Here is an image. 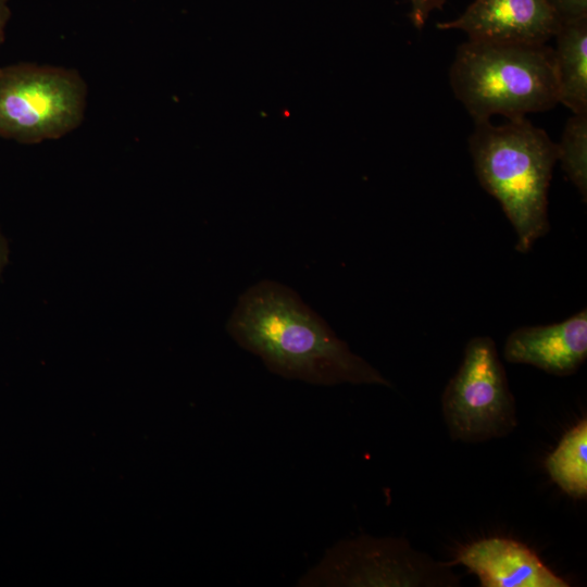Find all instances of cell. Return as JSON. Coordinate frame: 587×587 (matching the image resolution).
I'll use <instances>...</instances> for the list:
<instances>
[{"label": "cell", "mask_w": 587, "mask_h": 587, "mask_svg": "<svg viewBox=\"0 0 587 587\" xmlns=\"http://www.w3.org/2000/svg\"><path fill=\"white\" fill-rule=\"evenodd\" d=\"M226 330L282 377L321 386L348 383L391 387L295 290L278 282L264 279L241 294Z\"/></svg>", "instance_id": "cell-1"}, {"label": "cell", "mask_w": 587, "mask_h": 587, "mask_svg": "<svg viewBox=\"0 0 587 587\" xmlns=\"http://www.w3.org/2000/svg\"><path fill=\"white\" fill-rule=\"evenodd\" d=\"M469 147L478 182L499 201L516 233L515 249L529 251L549 230L548 189L557 143L519 117L501 125L475 122Z\"/></svg>", "instance_id": "cell-2"}, {"label": "cell", "mask_w": 587, "mask_h": 587, "mask_svg": "<svg viewBox=\"0 0 587 587\" xmlns=\"http://www.w3.org/2000/svg\"><path fill=\"white\" fill-rule=\"evenodd\" d=\"M450 85L474 122L525 117L559 103L553 49L546 45L467 40L457 50Z\"/></svg>", "instance_id": "cell-3"}, {"label": "cell", "mask_w": 587, "mask_h": 587, "mask_svg": "<svg viewBox=\"0 0 587 587\" xmlns=\"http://www.w3.org/2000/svg\"><path fill=\"white\" fill-rule=\"evenodd\" d=\"M86 96L74 70L30 63L0 67V137L22 143L60 138L82 123Z\"/></svg>", "instance_id": "cell-4"}, {"label": "cell", "mask_w": 587, "mask_h": 587, "mask_svg": "<svg viewBox=\"0 0 587 587\" xmlns=\"http://www.w3.org/2000/svg\"><path fill=\"white\" fill-rule=\"evenodd\" d=\"M298 586L451 587L460 579L450 565L412 548L403 538L367 535L341 540L328 549Z\"/></svg>", "instance_id": "cell-5"}, {"label": "cell", "mask_w": 587, "mask_h": 587, "mask_svg": "<svg viewBox=\"0 0 587 587\" xmlns=\"http://www.w3.org/2000/svg\"><path fill=\"white\" fill-rule=\"evenodd\" d=\"M451 439L476 444L508 436L517 426L516 405L494 340L472 338L441 397Z\"/></svg>", "instance_id": "cell-6"}, {"label": "cell", "mask_w": 587, "mask_h": 587, "mask_svg": "<svg viewBox=\"0 0 587 587\" xmlns=\"http://www.w3.org/2000/svg\"><path fill=\"white\" fill-rule=\"evenodd\" d=\"M560 18L547 0H474L457 18L440 22V30L457 29L469 40L546 45Z\"/></svg>", "instance_id": "cell-7"}, {"label": "cell", "mask_w": 587, "mask_h": 587, "mask_svg": "<svg viewBox=\"0 0 587 587\" xmlns=\"http://www.w3.org/2000/svg\"><path fill=\"white\" fill-rule=\"evenodd\" d=\"M503 355L510 363L533 365L552 375L574 374L587 358V310L560 323L513 330Z\"/></svg>", "instance_id": "cell-8"}, {"label": "cell", "mask_w": 587, "mask_h": 587, "mask_svg": "<svg viewBox=\"0 0 587 587\" xmlns=\"http://www.w3.org/2000/svg\"><path fill=\"white\" fill-rule=\"evenodd\" d=\"M457 563L477 576L483 587H567L523 542L504 537H490L460 549Z\"/></svg>", "instance_id": "cell-9"}, {"label": "cell", "mask_w": 587, "mask_h": 587, "mask_svg": "<svg viewBox=\"0 0 587 587\" xmlns=\"http://www.w3.org/2000/svg\"><path fill=\"white\" fill-rule=\"evenodd\" d=\"M554 38L558 102L573 114L587 113V17L561 22Z\"/></svg>", "instance_id": "cell-10"}, {"label": "cell", "mask_w": 587, "mask_h": 587, "mask_svg": "<svg viewBox=\"0 0 587 587\" xmlns=\"http://www.w3.org/2000/svg\"><path fill=\"white\" fill-rule=\"evenodd\" d=\"M551 479L569 496L587 495V420L582 419L561 438L546 460Z\"/></svg>", "instance_id": "cell-11"}, {"label": "cell", "mask_w": 587, "mask_h": 587, "mask_svg": "<svg viewBox=\"0 0 587 587\" xmlns=\"http://www.w3.org/2000/svg\"><path fill=\"white\" fill-rule=\"evenodd\" d=\"M558 161L580 196L587 197V113L573 114L557 143Z\"/></svg>", "instance_id": "cell-12"}, {"label": "cell", "mask_w": 587, "mask_h": 587, "mask_svg": "<svg viewBox=\"0 0 587 587\" xmlns=\"http://www.w3.org/2000/svg\"><path fill=\"white\" fill-rule=\"evenodd\" d=\"M561 22L587 17V0H547Z\"/></svg>", "instance_id": "cell-13"}, {"label": "cell", "mask_w": 587, "mask_h": 587, "mask_svg": "<svg viewBox=\"0 0 587 587\" xmlns=\"http://www.w3.org/2000/svg\"><path fill=\"white\" fill-rule=\"evenodd\" d=\"M11 17L10 0H0V46L4 40L5 27Z\"/></svg>", "instance_id": "cell-14"}, {"label": "cell", "mask_w": 587, "mask_h": 587, "mask_svg": "<svg viewBox=\"0 0 587 587\" xmlns=\"http://www.w3.org/2000/svg\"><path fill=\"white\" fill-rule=\"evenodd\" d=\"M4 261H5V246L0 235V270L3 266Z\"/></svg>", "instance_id": "cell-15"}]
</instances>
